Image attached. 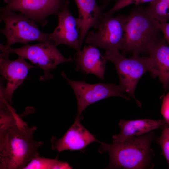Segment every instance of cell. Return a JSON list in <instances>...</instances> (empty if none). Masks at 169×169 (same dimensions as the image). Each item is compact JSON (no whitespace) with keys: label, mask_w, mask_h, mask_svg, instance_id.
Listing matches in <instances>:
<instances>
[{"label":"cell","mask_w":169,"mask_h":169,"mask_svg":"<svg viewBox=\"0 0 169 169\" xmlns=\"http://www.w3.org/2000/svg\"><path fill=\"white\" fill-rule=\"evenodd\" d=\"M37 129L21 118L14 125L0 131V169H23L35 157L44 144L33 138Z\"/></svg>","instance_id":"cell-1"},{"label":"cell","mask_w":169,"mask_h":169,"mask_svg":"<svg viewBox=\"0 0 169 169\" xmlns=\"http://www.w3.org/2000/svg\"><path fill=\"white\" fill-rule=\"evenodd\" d=\"M155 139V133L152 131L120 142L101 143L98 151L108 154L110 162L107 168L152 169L155 154L151 145Z\"/></svg>","instance_id":"cell-2"},{"label":"cell","mask_w":169,"mask_h":169,"mask_svg":"<svg viewBox=\"0 0 169 169\" xmlns=\"http://www.w3.org/2000/svg\"><path fill=\"white\" fill-rule=\"evenodd\" d=\"M159 22L147 8L136 6L130 12L125 25L122 54L149 53L160 38Z\"/></svg>","instance_id":"cell-3"},{"label":"cell","mask_w":169,"mask_h":169,"mask_svg":"<svg viewBox=\"0 0 169 169\" xmlns=\"http://www.w3.org/2000/svg\"><path fill=\"white\" fill-rule=\"evenodd\" d=\"M104 58L114 64L118 74L119 86L124 92L133 98L139 107L141 102L135 96V90L137 84L142 76L146 72H149L153 78L158 75L155 68L151 57L140 56L139 55L133 54L126 57L120 53L119 50L106 51Z\"/></svg>","instance_id":"cell-4"},{"label":"cell","mask_w":169,"mask_h":169,"mask_svg":"<svg viewBox=\"0 0 169 169\" xmlns=\"http://www.w3.org/2000/svg\"><path fill=\"white\" fill-rule=\"evenodd\" d=\"M2 46L9 54H15L29 60L43 71L44 74L39 78L41 81L51 79L53 76L51 72L59 64L70 62L73 58L64 56L58 49L57 46L52 41L40 42L33 45L24 44L20 48H5Z\"/></svg>","instance_id":"cell-5"},{"label":"cell","mask_w":169,"mask_h":169,"mask_svg":"<svg viewBox=\"0 0 169 169\" xmlns=\"http://www.w3.org/2000/svg\"><path fill=\"white\" fill-rule=\"evenodd\" d=\"M0 21H3L5 24L4 28L0 29L6 38V44L3 45L5 48L18 43L24 44L34 41H51L49 33L41 31L35 21L21 13L17 14L13 11H0Z\"/></svg>","instance_id":"cell-6"},{"label":"cell","mask_w":169,"mask_h":169,"mask_svg":"<svg viewBox=\"0 0 169 169\" xmlns=\"http://www.w3.org/2000/svg\"><path fill=\"white\" fill-rule=\"evenodd\" d=\"M128 15H102L94 28L96 32H89L85 38L89 45L105 49L106 51L121 50L124 40L125 27Z\"/></svg>","instance_id":"cell-7"},{"label":"cell","mask_w":169,"mask_h":169,"mask_svg":"<svg viewBox=\"0 0 169 169\" xmlns=\"http://www.w3.org/2000/svg\"><path fill=\"white\" fill-rule=\"evenodd\" d=\"M61 75L71 87L75 95L77 104V113L76 118L81 119L83 111L89 105L104 99L112 96H119L129 101L130 98L124 94L119 85L115 84L99 83L95 84L87 83L84 80H71L64 72Z\"/></svg>","instance_id":"cell-8"},{"label":"cell","mask_w":169,"mask_h":169,"mask_svg":"<svg viewBox=\"0 0 169 169\" xmlns=\"http://www.w3.org/2000/svg\"><path fill=\"white\" fill-rule=\"evenodd\" d=\"M0 73L6 82L0 83V96L10 104L16 90L23 82L29 70L37 66L30 64L25 59L18 56L17 59L10 60L9 54L0 45Z\"/></svg>","instance_id":"cell-9"},{"label":"cell","mask_w":169,"mask_h":169,"mask_svg":"<svg viewBox=\"0 0 169 169\" xmlns=\"http://www.w3.org/2000/svg\"><path fill=\"white\" fill-rule=\"evenodd\" d=\"M6 5L0 11H19L42 27L48 23L47 17L56 15L63 8L66 0H3Z\"/></svg>","instance_id":"cell-10"},{"label":"cell","mask_w":169,"mask_h":169,"mask_svg":"<svg viewBox=\"0 0 169 169\" xmlns=\"http://www.w3.org/2000/svg\"><path fill=\"white\" fill-rule=\"evenodd\" d=\"M69 1L66 0L63 8L57 15L58 25L49 33V38L57 46L65 45L79 52L81 47L79 43L80 27L78 18L73 16L69 10Z\"/></svg>","instance_id":"cell-11"},{"label":"cell","mask_w":169,"mask_h":169,"mask_svg":"<svg viewBox=\"0 0 169 169\" xmlns=\"http://www.w3.org/2000/svg\"><path fill=\"white\" fill-rule=\"evenodd\" d=\"M80 120L75 118L74 122L61 138L51 137L53 150L58 152L65 150H81L92 142H100L81 124Z\"/></svg>","instance_id":"cell-12"},{"label":"cell","mask_w":169,"mask_h":169,"mask_svg":"<svg viewBox=\"0 0 169 169\" xmlns=\"http://www.w3.org/2000/svg\"><path fill=\"white\" fill-rule=\"evenodd\" d=\"M73 59L76 71L92 74L102 80L104 79L107 60L96 47L84 45L82 50L77 52Z\"/></svg>","instance_id":"cell-13"},{"label":"cell","mask_w":169,"mask_h":169,"mask_svg":"<svg viewBox=\"0 0 169 169\" xmlns=\"http://www.w3.org/2000/svg\"><path fill=\"white\" fill-rule=\"evenodd\" d=\"M79 13L77 18L79 27V43L81 47L91 27L98 23L108 4L98 5L96 0H74Z\"/></svg>","instance_id":"cell-14"},{"label":"cell","mask_w":169,"mask_h":169,"mask_svg":"<svg viewBox=\"0 0 169 169\" xmlns=\"http://www.w3.org/2000/svg\"><path fill=\"white\" fill-rule=\"evenodd\" d=\"M120 131L112 136L113 143L123 142L126 139L141 136L166 125L164 120L148 119L132 120H120L118 123Z\"/></svg>","instance_id":"cell-15"},{"label":"cell","mask_w":169,"mask_h":169,"mask_svg":"<svg viewBox=\"0 0 169 169\" xmlns=\"http://www.w3.org/2000/svg\"><path fill=\"white\" fill-rule=\"evenodd\" d=\"M149 54L165 92L169 89V47L164 37L157 40Z\"/></svg>","instance_id":"cell-16"},{"label":"cell","mask_w":169,"mask_h":169,"mask_svg":"<svg viewBox=\"0 0 169 169\" xmlns=\"http://www.w3.org/2000/svg\"><path fill=\"white\" fill-rule=\"evenodd\" d=\"M72 167L67 162L58 160L37 156L33 158L23 169H70Z\"/></svg>","instance_id":"cell-17"},{"label":"cell","mask_w":169,"mask_h":169,"mask_svg":"<svg viewBox=\"0 0 169 169\" xmlns=\"http://www.w3.org/2000/svg\"><path fill=\"white\" fill-rule=\"evenodd\" d=\"M156 19L160 22L169 20V0H154L147 7Z\"/></svg>","instance_id":"cell-18"},{"label":"cell","mask_w":169,"mask_h":169,"mask_svg":"<svg viewBox=\"0 0 169 169\" xmlns=\"http://www.w3.org/2000/svg\"><path fill=\"white\" fill-rule=\"evenodd\" d=\"M154 0H117L112 7L107 12L103 13V15H110L116 11L131 4L136 6L147 2H151Z\"/></svg>","instance_id":"cell-19"},{"label":"cell","mask_w":169,"mask_h":169,"mask_svg":"<svg viewBox=\"0 0 169 169\" xmlns=\"http://www.w3.org/2000/svg\"><path fill=\"white\" fill-rule=\"evenodd\" d=\"M161 146L162 153L169 165V126L163 128L160 137L157 140Z\"/></svg>","instance_id":"cell-20"},{"label":"cell","mask_w":169,"mask_h":169,"mask_svg":"<svg viewBox=\"0 0 169 169\" xmlns=\"http://www.w3.org/2000/svg\"><path fill=\"white\" fill-rule=\"evenodd\" d=\"M161 112L166 125L169 126V91L163 97Z\"/></svg>","instance_id":"cell-21"},{"label":"cell","mask_w":169,"mask_h":169,"mask_svg":"<svg viewBox=\"0 0 169 169\" xmlns=\"http://www.w3.org/2000/svg\"><path fill=\"white\" fill-rule=\"evenodd\" d=\"M159 28L164 35V38L169 45V22H160L158 23Z\"/></svg>","instance_id":"cell-22"},{"label":"cell","mask_w":169,"mask_h":169,"mask_svg":"<svg viewBox=\"0 0 169 169\" xmlns=\"http://www.w3.org/2000/svg\"><path fill=\"white\" fill-rule=\"evenodd\" d=\"M102 1L104 3L108 4L109 2L112 1H116L117 0H100Z\"/></svg>","instance_id":"cell-23"},{"label":"cell","mask_w":169,"mask_h":169,"mask_svg":"<svg viewBox=\"0 0 169 169\" xmlns=\"http://www.w3.org/2000/svg\"><path fill=\"white\" fill-rule=\"evenodd\" d=\"M168 166H169V167H169V165Z\"/></svg>","instance_id":"cell-24"}]
</instances>
